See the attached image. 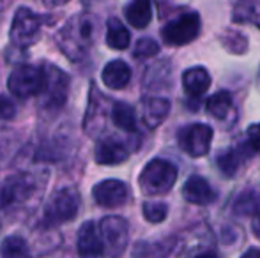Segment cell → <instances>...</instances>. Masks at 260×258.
<instances>
[{
    "mask_svg": "<svg viewBox=\"0 0 260 258\" xmlns=\"http://www.w3.org/2000/svg\"><path fill=\"white\" fill-rule=\"evenodd\" d=\"M94 25L89 16L76 14L62 27L58 34V46L71 60H80L92 45Z\"/></svg>",
    "mask_w": 260,
    "mask_h": 258,
    "instance_id": "obj_1",
    "label": "cell"
},
{
    "mask_svg": "<svg viewBox=\"0 0 260 258\" xmlns=\"http://www.w3.org/2000/svg\"><path fill=\"white\" fill-rule=\"evenodd\" d=\"M175 180H177L175 165H172L167 159L156 158L144 166L138 182H140V188L145 195L159 196L168 193L174 188Z\"/></svg>",
    "mask_w": 260,
    "mask_h": 258,
    "instance_id": "obj_2",
    "label": "cell"
},
{
    "mask_svg": "<svg viewBox=\"0 0 260 258\" xmlns=\"http://www.w3.org/2000/svg\"><path fill=\"white\" fill-rule=\"evenodd\" d=\"M48 85V76H46V69L36 67V65H20L9 75L7 80V87H9L11 94L20 99H27V97L43 96Z\"/></svg>",
    "mask_w": 260,
    "mask_h": 258,
    "instance_id": "obj_3",
    "label": "cell"
},
{
    "mask_svg": "<svg viewBox=\"0 0 260 258\" xmlns=\"http://www.w3.org/2000/svg\"><path fill=\"white\" fill-rule=\"evenodd\" d=\"M78 209H80L78 193L73 188H62V190L55 191L52 198L48 200V203H46L43 223L46 227H53V225L71 221L78 214Z\"/></svg>",
    "mask_w": 260,
    "mask_h": 258,
    "instance_id": "obj_4",
    "label": "cell"
},
{
    "mask_svg": "<svg viewBox=\"0 0 260 258\" xmlns=\"http://www.w3.org/2000/svg\"><path fill=\"white\" fill-rule=\"evenodd\" d=\"M100 235L103 241L105 255L110 258H119L127 246L129 225L120 216H106L100 223Z\"/></svg>",
    "mask_w": 260,
    "mask_h": 258,
    "instance_id": "obj_5",
    "label": "cell"
},
{
    "mask_svg": "<svg viewBox=\"0 0 260 258\" xmlns=\"http://www.w3.org/2000/svg\"><path fill=\"white\" fill-rule=\"evenodd\" d=\"M200 34V16L197 13H184L167 23L163 28V41L168 46H184L195 41Z\"/></svg>",
    "mask_w": 260,
    "mask_h": 258,
    "instance_id": "obj_6",
    "label": "cell"
},
{
    "mask_svg": "<svg viewBox=\"0 0 260 258\" xmlns=\"http://www.w3.org/2000/svg\"><path fill=\"white\" fill-rule=\"evenodd\" d=\"M41 34V21L28 7H20L14 13V20L11 25V41L16 46L27 48L34 45Z\"/></svg>",
    "mask_w": 260,
    "mask_h": 258,
    "instance_id": "obj_7",
    "label": "cell"
},
{
    "mask_svg": "<svg viewBox=\"0 0 260 258\" xmlns=\"http://www.w3.org/2000/svg\"><path fill=\"white\" fill-rule=\"evenodd\" d=\"M212 128L207 124H191L179 131V147L191 158H202L209 152Z\"/></svg>",
    "mask_w": 260,
    "mask_h": 258,
    "instance_id": "obj_8",
    "label": "cell"
},
{
    "mask_svg": "<svg viewBox=\"0 0 260 258\" xmlns=\"http://www.w3.org/2000/svg\"><path fill=\"white\" fill-rule=\"evenodd\" d=\"M34 191V180L28 175H14L4 182L0 188V207L7 209V207L18 205V203L25 202Z\"/></svg>",
    "mask_w": 260,
    "mask_h": 258,
    "instance_id": "obj_9",
    "label": "cell"
},
{
    "mask_svg": "<svg viewBox=\"0 0 260 258\" xmlns=\"http://www.w3.org/2000/svg\"><path fill=\"white\" fill-rule=\"evenodd\" d=\"M92 195L98 205L113 209V207H120L127 202V198H129V190H127V186L122 180L106 179L103 182L94 186Z\"/></svg>",
    "mask_w": 260,
    "mask_h": 258,
    "instance_id": "obj_10",
    "label": "cell"
},
{
    "mask_svg": "<svg viewBox=\"0 0 260 258\" xmlns=\"http://www.w3.org/2000/svg\"><path fill=\"white\" fill-rule=\"evenodd\" d=\"M76 246H78L80 258H101L105 255L100 228H96L92 221H87L80 227Z\"/></svg>",
    "mask_w": 260,
    "mask_h": 258,
    "instance_id": "obj_11",
    "label": "cell"
},
{
    "mask_svg": "<svg viewBox=\"0 0 260 258\" xmlns=\"http://www.w3.org/2000/svg\"><path fill=\"white\" fill-rule=\"evenodd\" d=\"M46 76H48V85H46V90L43 94L46 97L45 106H62L66 101V96H68V76L58 67H52V65L46 69Z\"/></svg>",
    "mask_w": 260,
    "mask_h": 258,
    "instance_id": "obj_12",
    "label": "cell"
},
{
    "mask_svg": "<svg viewBox=\"0 0 260 258\" xmlns=\"http://www.w3.org/2000/svg\"><path fill=\"white\" fill-rule=\"evenodd\" d=\"M182 196L186 202L195 203V205H209L216 200V193L204 177L193 175L186 180L182 188Z\"/></svg>",
    "mask_w": 260,
    "mask_h": 258,
    "instance_id": "obj_13",
    "label": "cell"
},
{
    "mask_svg": "<svg viewBox=\"0 0 260 258\" xmlns=\"http://www.w3.org/2000/svg\"><path fill=\"white\" fill-rule=\"evenodd\" d=\"M129 156L127 149L124 147L120 141H117L115 138H106L101 140L96 145V152H94V159L98 165H120L124 163Z\"/></svg>",
    "mask_w": 260,
    "mask_h": 258,
    "instance_id": "obj_14",
    "label": "cell"
},
{
    "mask_svg": "<svg viewBox=\"0 0 260 258\" xmlns=\"http://www.w3.org/2000/svg\"><path fill=\"white\" fill-rule=\"evenodd\" d=\"M101 78H103L105 85L110 87V89L113 90L124 89L131 80V69L122 60H112V62L105 65L103 72H101Z\"/></svg>",
    "mask_w": 260,
    "mask_h": 258,
    "instance_id": "obj_15",
    "label": "cell"
},
{
    "mask_svg": "<svg viewBox=\"0 0 260 258\" xmlns=\"http://www.w3.org/2000/svg\"><path fill=\"white\" fill-rule=\"evenodd\" d=\"M184 92L191 97H199L211 87V76L204 67H191L182 72Z\"/></svg>",
    "mask_w": 260,
    "mask_h": 258,
    "instance_id": "obj_16",
    "label": "cell"
},
{
    "mask_svg": "<svg viewBox=\"0 0 260 258\" xmlns=\"http://www.w3.org/2000/svg\"><path fill=\"white\" fill-rule=\"evenodd\" d=\"M168 112H170V103L167 99L151 97L144 103V122L147 128L154 129L168 117Z\"/></svg>",
    "mask_w": 260,
    "mask_h": 258,
    "instance_id": "obj_17",
    "label": "cell"
},
{
    "mask_svg": "<svg viewBox=\"0 0 260 258\" xmlns=\"http://www.w3.org/2000/svg\"><path fill=\"white\" fill-rule=\"evenodd\" d=\"M126 18L131 27L145 28L152 20L151 0H133V2L126 7Z\"/></svg>",
    "mask_w": 260,
    "mask_h": 258,
    "instance_id": "obj_18",
    "label": "cell"
},
{
    "mask_svg": "<svg viewBox=\"0 0 260 258\" xmlns=\"http://www.w3.org/2000/svg\"><path fill=\"white\" fill-rule=\"evenodd\" d=\"M232 20L236 23H251L260 28V0H237Z\"/></svg>",
    "mask_w": 260,
    "mask_h": 258,
    "instance_id": "obj_19",
    "label": "cell"
},
{
    "mask_svg": "<svg viewBox=\"0 0 260 258\" xmlns=\"http://www.w3.org/2000/svg\"><path fill=\"white\" fill-rule=\"evenodd\" d=\"M131 35L129 30L117 18H110L108 28H106V45L112 50H126L129 46Z\"/></svg>",
    "mask_w": 260,
    "mask_h": 258,
    "instance_id": "obj_20",
    "label": "cell"
},
{
    "mask_svg": "<svg viewBox=\"0 0 260 258\" xmlns=\"http://www.w3.org/2000/svg\"><path fill=\"white\" fill-rule=\"evenodd\" d=\"M112 121L117 128L127 131V133H135L137 131V117H135V110L127 103H115L112 106Z\"/></svg>",
    "mask_w": 260,
    "mask_h": 258,
    "instance_id": "obj_21",
    "label": "cell"
},
{
    "mask_svg": "<svg viewBox=\"0 0 260 258\" xmlns=\"http://www.w3.org/2000/svg\"><path fill=\"white\" fill-rule=\"evenodd\" d=\"M206 106L212 117L223 121V119L229 117L230 112H232V96H230L229 92H225V90H219L214 96L209 97Z\"/></svg>",
    "mask_w": 260,
    "mask_h": 258,
    "instance_id": "obj_22",
    "label": "cell"
},
{
    "mask_svg": "<svg viewBox=\"0 0 260 258\" xmlns=\"http://www.w3.org/2000/svg\"><path fill=\"white\" fill-rule=\"evenodd\" d=\"M0 256L2 258H30L28 244L20 235L6 237L0 244Z\"/></svg>",
    "mask_w": 260,
    "mask_h": 258,
    "instance_id": "obj_23",
    "label": "cell"
},
{
    "mask_svg": "<svg viewBox=\"0 0 260 258\" xmlns=\"http://www.w3.org/2000/svg\"><path fill=\"white\" fill-rule=\"evenodd\" d=\"M219 170L225 177H234L237 173L241 166V152L236 149H229V151H223L221 154L216 159Z\"/></svg>",
    "mask_w": 260,
    "mask_h": 258,
    "instance_id": "obj_24",
    "label": "cell"
},
{
    "mask_svg": "<svg viewBox=\"0 0 260 258\" xmlns=\"http://www.w3.org/2000/svg\"><path fill=\"white\" fill-rule=\"evenodd\" d=\"M219 41H221L223 46L232 53H243V52H246V48H248L246 38L236 30H226L225 34L219 38Z\"/></svg>",
    "mask_w": 260,
    "mask_h": 258,
    "instance_id": "obj_25",
    "label": "cell"
},
{
    "mask_svg": "<svg viewBox=\"0 0 260 258\" xmlns=\"http://www.w3.org/2000/svg\"><path fill=\"white\" fill-rule=\"evenodd\" d=\"M260 209L258 203V196L253 191H248V193H243L237 198L236 205H234V212L236 214H255Z\"/></svg>",
    "mask_w": 260,
    "mask_h": 258,
    "instance_id": "obj_26",
    "label": "cell"
},
{
    "mask_svg": "<svg viewBox=\"0 0 260 258\" xmlns=\"http://www.w3.org/2000/svg\"><path fill=\"white\" fill-rule=\"evenodd\" d=\"M168 207L163 202H147L144 203V217L149 223H161L167 217Z\"/></svg>",
    "mask_w": 260,
    "mask_h": 258,
    "instance_id": "obj_27",
    "label": "cell"
},
{
    "mask_svg": "<svg viewBox=\"0 0 260 258\" xmlns=\"http://www.w3.org/2000/svg\"><path fill=\"white\" fill-rule=\"evenodd\" d=\"M157 52H159V45H157L154 39L142 38V39H138L137 46H135L133 55L137 57V59H151V57L157 55Z\"/></svg>",
    "mask_w": 260,
    "mask_h": 258,
    "instance_id": "obj_28",
    "label": "cell"
},
{
    "mask_svg": "<svg viewBox=\"0 0 260 258\" xmlns=\"http://www.w3.org/2000/svg\"><path fill=\"white\" fill-rule=\"evenodd\" d=\"M16 115V104L7 96H0V121H11Z\"/></svg>",
    "mask_w": 260,
    "mask_h": 258,
    "instance_id": "obj_29",
    "label": "cell"
},
{
    "mask_svg": "<svg viewBox=\"0 0 260 258\" xmlns=\"http://www.w3.org/2000/svg\"><path fill=\"white\" fill-rule=\"evenodd\" d=\"M246 138H248V145L260 154V124L250 126L246 131Z\"/></svg>",
    "mask_w": 260,
    "mask_h": 258,
    "instance_id": "obj_30",
    "label": "cell"
},
{
    "mask_svg": "<svg viewBox=\"0 0 260 258\" xmlns=\"http://www.w3.org/2000/svg\"><path fill=\"white\" fill-rule=\"evenodd\" d=\"M251 230H253L255 237L260 239V209L253 214V219H251Z\"/></svg>",
    "mask_w": 260,
    "mask_h": 258,
    "instance_id": "obj_31",
    "label": "cell"
},
{
    "mask_svg": "<svg viewBox=\"0 0 260 258\" xmlns=\"http://www.w3.org/2000/svg\"><path fill=\"white\" fill-rule=\"evenodd\" d=\"M241 258H260V251L257 248H251V249H248V251L244 253Z\"/></svg>",
    "mask_w": 260,
    "mask_h": 258,
    "instance_id": "obj_32",
    "label": "cell"
},
{
    "mask_svg": "<svg viewBox=\"0 0 260 258\" xmlns=\"http://www.w3.org/2000/svg\"><path fill=\"white\" fill-rule=\"evenodd\" d=\"M197 258H218L214 255V253H202V255H199Z\"/></svg>",
    "mask_w": 260,
    "mask_h": 258,
    "instance_id": "obj_33",
    "label": "cell"
}]
</instances>
